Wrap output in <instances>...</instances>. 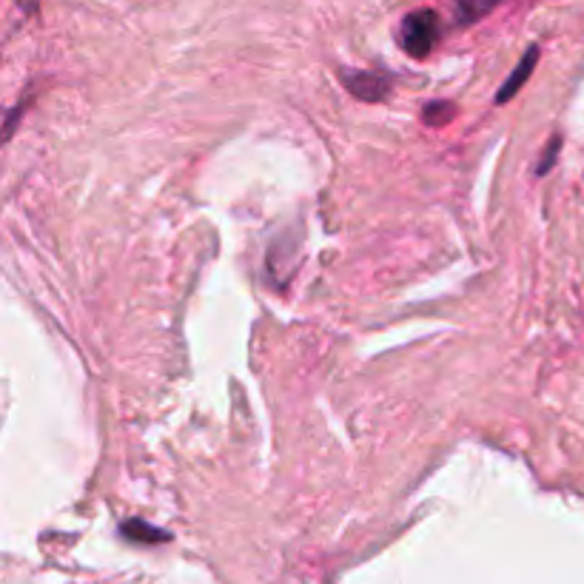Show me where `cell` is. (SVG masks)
Wrapping results in <instances>:
<instances>
[{"label":"cell","mask_w":584,"mask_h":584,"mask_svg":"<svg viewBox=\"0 0 584 584\" xmlns=\"http://www.w3.org/2000/svg\"><path fill=\"white\" fill-rule=\"evenodd\" d=\"M440 40V18L431 9L411 12L400 27V43L411 58H427Z\"/></svg>","instance_id":"obj_1"},{"label":"cell","mask_w":584,"mask_h":584,"mask_svg":"<svg viewBox=\"0 0 584 584\" xmlns=\"http://www.w3.org/2000/svg\"><path fill=\"white\" fill-rule=\"evenodd\" d=\"M342 80H345V85H349V92L354 94V98L367 100V103L382 100L387 92H391V83H387L385 74L354 72V69H345V72H342Z\"/></svg>","instance_id":"obj_2"},{"label":"cell","mask_w":584,"mask_h":584,"mask_svg":"<svg viewBox=\"0 0 584 584\" xmlns=\"http://www.w3.org/2000/svg\"><path fill=\"white\" fill-rule=\"evenodd\" d=\"M536 60H538V47H531L527 49V54L522 60H518V67L513 69L511 78L505 80V85H502L500 92H496V103H507V100L513 98V94L525 85V80L531 78L533 69H536Z\"/></svg>","instance_id":"obj_3"},{"label":"cell","mask_w":584,"mask_h":584,"mask_svg":"<svg viewBox=\"0 0 584 584\" xmlns=\"http://www.w3.org/2000/svg\"><path fill=\"white\" fill-rule=\"evenodd\" d=\"M123 536L132 538V542H143V545H158V542H169V533L160 531V527L145 525L143 518H129L123 527Z\"/></svg>","instance_id":"obj_4"},{"label":"cell","mask_w":584,"mask_h":584,"mask_svg":"<svg viewBox=\"0 0 584 584\" xmlns=\"http://www.w3.org/2000/svg\"><path fill=\"white\" fill-rule=\"evenodd\" d=\"M502 0H456V20L460 23H473V20H482L487 12L500 7Z\"/></svg>","instance_id":"obj_5"},{"label":"cell","mask_w":584,"mask_h":584,"mask_svg":"<svg viewBox=\"0 0 584 584\" xmlns=\"http://www.w3.org/2000/svg\"><path fill=\"white\" fill-rule=\"evenodd\" d=\"M453 109L451 103H431L425 109V123H445V120L453 118Z\"/></svg>","instance_id":"obj_6"},{"label":"cell","mask_w":584,"mask_h":584,"mask_svg":"<svg viewBox=\"0 0 584 584\" xmlns=\"http://www.w3.org/2000/svg\"><path fill=\"white\" fill-rule=\"evenodd\" d=\"M558 143H562V140H558V138H553V140H551V145H547V149H545V154H542V163H538V169H536V174H538V178H542V174H547V171L553 169V163H556V151H558Z\"/></svg>","instance_id":"obj_7"}]
</instances>
